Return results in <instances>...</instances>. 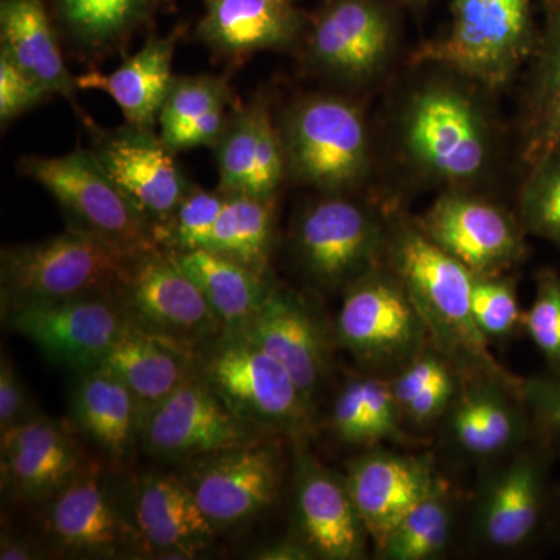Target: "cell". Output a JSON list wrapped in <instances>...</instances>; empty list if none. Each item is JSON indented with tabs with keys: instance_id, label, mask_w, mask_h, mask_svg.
<instances>
[{
	"instance_id": "obj_1",
	"label": "cell",
	"mask_w": 560,
	"mask_h": 560,
	"mask_svg": "<svg viewBox=\"0 0 560 560\" xmlns=\"http://www.w3.org/2000/svg\"><path fill=\"white\" fill-rule=\"evenodd\" d=\"M385 264L415 302L430 345L452 364L459 378H495L521 385L490 352L471 311L474 275L440 248L418 220L400 212L386 215Z\"/></svg>"
},
{
	"instance_id": "obj_2",
	"label": "cell",
	"mask_w": 560,
	"mask_h": 560,
	"mask_svg": "<svg viewBox=\"0 0 560 560\" xmlns=\"http://www.w3.org/2000/svg\"><path fill=\"white\" fill-rule=\"evenodd\" d=\"M408 94L397 119L401 158L431 186L470 189L488 176L495 158L492 119L474 81L452 70Z\"/></svg>"
},
{
	"instance_id": "obj_3",
	"label": "cell",
	"mask_w": 560,
	"mask_h": 560,
	"mask_svg": "<svg viewBox=\"0 0 560 560\" xmlns=\"http://www.w3.org/2000/svg\"><path fill=\"white\" fill-rule=\"evenodd\" d=\"M195 374L219 394L238 418L272 436L304 442L315 410L290 372L242 335L223 331L195 349Z\"/></svg>"
},
{
	"instance_id": "obj_4",
	"label": "cell",
	"mask_w": 560,
	"mask_h": 560,
	"mask_svg": "<svg viewBox=\"0 0 560 560\" xmlns=\"http://www.w3.org/2000/svg\"><path fill=\"white\" fill-rule=\"evenodd\" d=\"M287 178L323 195L349 194L371 168L363 110L341 95L312 94L287 109L279 125Z\"/></svg>"
},
{
	"instance_id": "obj_5",
	"label": "cell",
	"mask_w": 560,
	"mask_h": 560,
	"mask_svg": "<svg viewBox=\"0 0 560 560\" xmlns=\"http://www.w3.org/2000/svg\"><path fill=\"white\" fill-rule=\"evenodd\" d=\"M132 256L70 226L43 242L3 248V313L36 302L117 293Z\"/></svg>"
},
{
	"instance_id": "obj_6",
	"label": "cell",
	"mask_w": 560,
	"mask_h": 560,
	"mask_svg": "<svg viewBox=\"0 0 560 560\" xmlns=\"http://www.w3.org/2000/svg\"><path fill=\"white\" fill-rule=\"evenodd\" d=\"M533 32L530 0H453L448 32L418 47L410 62L452 70L482 90H500L533 50Z\"/></svg>"
},
{
	"instance_id": "obj_7",
	"label": "cell",
	"mask_w": 560,
	"mask_h": 560,
	"mask_svg": "<svg viewBox=\"0 0 560 560\" xmlns=\"http://www.w3.org/2000/svg\"><path fill=\"white\" fill-rule=\"evenodd\" d=\"M291 248L316 289L345 293L385 261L386 217L349 194H320L298 215Z\"/></svg>"
},
{
	"instance_id": "obj_8",
	"label": "cell",
	"mask_w": 560,
	"mask_h": 560,
	"mask_svg": "<svg viewBox=\"0 0 560 560\" xmlns=\"http://www.w3.org/2000/svg\"><path fill=\"white\" fill-rule=\"evenodd\" d=\"M335 341L368 374L386 378L430 346L422 316L385 261L345 291Z\"/></svg>"
},
{
	"instance_id": "obj_9",
	"label": "cell",
	"mask_w": 560,
	"mask_h": 560,
	"mask_svg": "<svg viewBox=\"0 0 560 560\" xmlns=\"http://www.w3.org/2000/svg\"><path fill=\"white\" fill-rule=\"evenodd\" d=\"M21 175L49 191L69 226L90 232L127 254L158 246L154 228L106 175L90 150L62 156H24Z\"/></svg>"
},
{
	"instance_id": "obj_10",
	"label": "cell",
	"mask_w": 560,
	"mask_h": 560,
	"mask_svg": "<svg viewBox=\"0 0 560 560\" xmlns=\"http://www.w3.org/2000/svg\"><path fill=\"white\" fill-rule=\"evenodd\" d=\"M555 452L533 438L521 448L486 464L477 490L471 533L482 548L506 552L528 547L550 508V469Z\"/></svg>"
},
{
	"instance_id": "obj_11",
	"label": "cell",
	"mask_w": 560,
	"mask_h": 560,
	"mask_svg": "<svg viewBox=\"0 0 560 560\" xmlns=\"http://www.w3.org/2000/svg\"><path fill=\"white\" fill-rule=\"evenodd\" d=\"M117 296L128 320L140 329L189 348L224 331L197 283L160 246L131 257Z\"/></svg>"
},
{
	"instance_id": "obj_12",
	"label": "cell",
	"mask_w": 560,
	"mask_h": 560,
	"mask_svg": "<svg viewBox=\"0 0 560 560\" xmlns=\"http://www.w3.org/2000/svg\"><path fill=\"white\" fill-rule=\"evenodd\" d=\"M282 455L275 438H267L191 459L179 475L213 528H231L275 506L283 481Z\"/></svg>"
},
{
	"instance_id": "obj_13",
	"label": "cell",
	"mask_w": 560,
	"mask_h": 560,
	"mask_svg": "<svg viewBox=\"0 0 560 560\" xmlns=\"http://www.w3.org/2000/svg\"><path fill=\"white\" fill-rule=\"evenodd\" d=\"M272 436L250 425L208 383L190 375L143 420L140 445L153 458L183 464Z\"/></svg>"
},
{
	"instance_id": "obj_14",
	"label": "cell",
	"mask_w": 560,
	"mask_h": 560,
	"mask_svg": "<svg viewBox=\"0 0 560 560\" xmlns=\"http://www.w3.org/2000/svg\"><path fill=\"white\" fill-rule=\"evenodd\" d=\"M7 318L46 359L75 372L101 366L128 323L117 293L36 302Z\"/></svg>"
},
{
	"instance_id": "obj_15",
	"label": "cell",
	"mask_w": 560,
	"mask_h": 560,
	"mask_svg": "<svg viewBox=\"0 0 560 560\" xmlns=\"http://www.w3.org/2000/svg\"><path fill=\"white\" fill-rule=\"evenodd\" d=\"M418 223L474 276L504 275L525 257L521 220L469 189L442 191Z\"/></svg>"
},
{
	"instance_id": "obj_16",
	"label": "cell",
	"mask_w": 560,
	"mask_h": 560,
	"mask_svg": "<svg viewBox=\"0 0 560 560\" xmlns=\"http://www.w3.org/2000/svg\"><path fill=\"white\" fill-rule=\"evenodd\" d=\"M397 28L382 0H330L313 22L307 55L331 80L368 83L393 58Z\"/></svg>"
},
{
	"instance_id": "obj_17",
	"label": "cell",
	"mask_w": 560,
	"mask_h": 560,
	"mask_svg": "<svg viewBox=\"0 0 560 560\" xmlns=\"http://www.w3.org/2000/svg\"><path fill=\"white\" fill-rule=\"evenodd\" d=\"M91 131L92 156L136 209L153 228L171 219L194 183L161 135L130 124L106 131L91 127Z\"/></svg>"
},
{
	"instance_id": "obj_18",
	"label": "cell",
	"mask_w": 560,
	"mask_h": 560,
	"mask_svg": "<svg viewBox=\"0 0 560 560\" xmlns=\"http://www.w3.org/2000/svg\"><path fill=\"white\" fill-rule=\"evenodd\" d=\"M97 464H86L47 501L46 534L68 558L117 559L140 555L131 517L109 492Z\"/></svg>"
},
{
	"instance_id": "obj_19",
	"label": "cell",
	"mask_w": 560,
	"mask_h": 560,
	"mask_svg": "<svg viewBox=\"0 0 560 560\" xmlns=\"http://www.w3.org/2000/svg\"><path fill=\"white\" fill-rule=\"evenodd\" d=\"M293 539L324 560H360L371 544L345 477L294 442Z\"/></svg>"
},
{
	"instance_id": "obj_20",
	"label": "cell",
	"mask_w": 560,
	"mask_h": 560,
	"mask_svg": "<svg viewBox=\"0 0 560 560\" xmlns=\"http://www.w3.org/2000/svg\"><path fill=\"white\" fill-rule=\"evenodd\" d=\"M521 385L459 378L451 407L440 420L442 442L459 458L489 464L536 438Z\"/></svg>"
},
{
	"instance_id": "obj_21",
	"label": "cell",
	"mask_w": 560,
	"mask_h": 560,
	"mask_svg": "<svg viewBox=\"0 0 560 560\" xmlns=\"http://www.w3.org/2000/svg\"><path fill=\"white\" fill-rule=\"evenodd\" d=\"M230 334L242 335L278 360L316 411V399L330 370V340L304 296L275 282L249 323Z\"/></svg>"
},
{
	"instance_id": "obj_22",
	"label": "cell",
	"mask_w": 560,
	"mask_h": 560,
	"mask_svg": "<svg viewBox=\"0 0 560 560\" xmlns=\"http://www.w3.org/2000/svg\"><path fill=\"white\" fill-rule=\"evenodd\" d=\"M73 423L38 415L0 431L2 490L18 501L47 503L86 466Z\"/></svg>"
},
{
	"instance_id": "obj_23",
	"label": "cell",
	"mask_w": 560,
	"mask_h": 560,
	"mask_svg": "<svg viewBox=\"0 0 560 560\" xmlns=\"http://www.w3.org/2000/svg\"><path fill=\"white\" fill-rule=\"evenodd\" d=\"M132 492L130 517L143 558L194 559L208 551L217 529L180 475H142Z\"/></svg>"
},
{
	"instance_id": "obj_24",
	"label": "cell",
	"mask_w": 560,
	"mask_h": 560,
	"mask_svg": "<svg viewBox=\"0 0 560 560\" xmlns=\"http://www.w3.org/2000/svg\"><path fill=\"white\" fill-rule=\"evenodd\" d=\"M345 480L377 551L401 517L436 486L440 477L430 455L371 448L350 460Z\"/></svg>"
},
{
	"instance_id": "obj_25",
	"label": "cell",
	"mask_w": 560,
	"mask_h": 560,
	"mask_svg": "<svg viewBox=\"0 0 560 560\" xmlns=\"http://www.w3.org/2000/svg\"><path fill=\"white\" fill-rule=\"evenodd\" d=\"M215 150L221 191L261 198L278 195L287 178L285 153L267 103L254 101L232 113Z\"/></svg>"
},
{
	"instance_id": "obj_26",
	"label": "cell",
	"mask_w": 560,
	"mask_h": 560,
	"mask_svg": "<svg viewBox=\"0 0 560 560\" xmlns=\"http://www.w3.org/2000/svg\"><path fill=\"white\" fill-rule=\"evenodd\" d=\"M304 16L294 0H206L198 36L220 57L245 58L287 49L300 38Z\"/></svg>"
},
{
	"instance_id": "obj_27",
	"label": "cell",
	"mask_w": 560,
	"mask_h": 560,
	"mask_svg": "<svg viewBox=\"0 0 560 560\" xmlns=\"http://www.w3.org/2000/svg\"><path fill=\"white\" fill-rule=\"evenodd\" d=\"M195 349L140 329L128 320L101 368L116 375L138 400L140 418L194 374Z\"/></svg>"
},
{
	"instance_id": "obj_28",
	"label": "cell",
	"mask_w": 560,
	"mask_h": 560,
	"mask_svg": "<svg viewBox=\"0 0 560 560\" xmlns=\"http://www.w3.org/2000/svg\"><path fill=\"white\" fill-rule=\"evenodd\" d=\"M176 44V33L154 36L113 72L90 70L77 75L79 90L105 92L119 106L125 124L154 130L175 80L172 68Z\"/></svg>"
},
{
	"instance_id": "obj_29",
	"label": "cell",
	"mask_w": 560,
	"mask_h": 560,
	"mask_svg": "<svg viewBox=\"0 0 560 560\" xmlns=\"http://www.w3.org/2000/svg\"><path fill=\"white\" fill-rule=\"evenodd\" d=\"M72 423L114 464L130 456L140 441L138 400L116 375L103 368L77 372L70 396Z\"/></svg>"
},
{
	"instance_id": "obj_30",
	"label": "cell",
	"mask_w": 560,
	"mask_h": 560,
	"mask_svg": "<svg viewBox=\"0 0 560 560\" xmlns=\"http://www.w3.org/2000/svg\"><path fill=\"white\" fill-rule=\"evenodd\" d=\"M0 40L2 54L9 55L51 94L75 105L79 84L66 66L60 40L43 0H2Z\"/></svg>"
},
{
	"instance_id": "obj_31",
	"label": "cell",
	"mask_w": 560,
	"mask_h": 560,
	"mask_svg": "<svg viewBox=\"0 0 560 560\" xmlns=\"http://www.w3.org/2000/svg\"><path fill=\"white\" fill-rule=\"evenodd\" d=\"M560 150V0H545V25L536 46L522 116V158L536 164Z\"/></svg>"
},
{
	"instance_id": "obj_32",
	"label": "cell",
	"mask_w": 560,
	"mask_h": 560,
	"mask_svg": "<svg viewBox=\"0 0 560 560\" xmlns=\"http://www.w3.org/2000/svg\"><path fill=\"white\" fill-rule=\"evenodd\" d=\"M168 254L197 283L223 323L224 331L243 329L275 283L270 276L250 270L217 250L198 248Z\"/></svg>"
},
{
	"instance_id": "obj_33",
	"label": "cell",
	"mask_w": 560,
	"mask_h": 560,
	"mask_svg": "<svg viewBox=\"0 0 560 560\" xmlns=\"http://www.w3.org/2000/svg\"><path fill=\"white\" fill-rule=\"evenodd\" d=\"M160 0H51L55 20L81 57H108L153 16Z\"/></svg>"
},
{
	"instance_id": "obj_34",
	"label": "cell",
	"mask_w": 560,
	"mask_h": 560,
	"mask_svg": "<svg viewBox=\"0 0 560 560\" xmlns=\"http://www.w3.org/2000/svg\"><path fill=\"white\" fill-rule=\"evenodd\" d=\"M276 220V197L226 194L206 248L231 257L260 275L270 276Z\"/></svg>"
},
{
	"instance_id": "obj_35",
	"label": "cell",
	"mask_w": 560,
	"mask_h": 560,
	"mask_svg": "<svg viewBox=\"0 0 560 560\" xmlns=\"http://www.w3.org/2000/svg\"><path fill=\"white\" fill-rule=\"evenodd\" d=\"M451 492L440 478L401 517L375 555L385 560H434L445 556L455 518Z\"/></svg>"
},
{
	"instance_id": "obj_36",
	"label": "cell",
	"mask_w": 560,
	"mask_h": 560,
	"mask_svg": "<svg viewBox=\"0 0 560 560\" xmlns=\"http://www.w3.org/2000/svg\"><path fill=\"white\" fill-rule=\"evenodd\" d=\"M518 220L526 234L560 249V150L530 165L518 198Z\"/></svg>"
},
{
	"instance_id": "obj_37",
	"label": "cell",
	"mask_w": 560,
	"mask_h": 560,
	"mask_svg": "<svg viewBox=\"0 0 560 560\" xmlns=\"http://www.w3.org/2000/svg\"><path fill=\"white\" fill-rule=\"evenodd\" d=\"M224 200V191L202 189L191 184L171 219L154 228L158 246L168 253L206 248Z\"/></svg>"
},
{
	"instance_id": "obj_38",
	"label": "cell",
	"mask_w": 560,
	"mask_h": 560,
	"mask_svg": "<svg viewBox=\"0 0 560 560\" xmlns=\"http://www.w3.org/2000/svg\"><path fill=\"white\" fill-rule=\"evenodd\" d=\"M223 102H232V91L220 77H175L158 121L162 140L171 147L189 125Z\"/></svg>"
},
{
	"instance_id": "obj_39",
	"label": "cell",
	"mask_w": 560,
	"mask_h": 560,
	"mask_svg": "<svg viewBox=\"0 0 560 560\" xmlns=\"http://www.w3.org/2000/svg\"><path fill=\"white\" fill-rule=\"evenodd\" d=\"M471 311L490 345L514 337L523 329L517 285L506 275L474 276Z\"/></svg>"
},
{
	"instance_id": "obj_40",
	"label": "cell",
	"mask_w": 560,
	"mask_h": 560,
	"mask_svg": "<svg viewBox=\"0 0 560 560\" xmlns=\"http://www.w3.org/2000/svg\"><path fill=\"white\" fill-rule=\"evenodd\" d=\"M523 329L529 335L548 370L560 372V276L541 270L536 276V296L523 318Z\"/></svg>"
},
{
	"instance_id": "obj_41",
	"label": "cell",
	"mask_w": 560,
	"mask_h": 560,
	"mask_svg": "<svg viewBox=\"0 0 560 560\" xmlns=\"http://www.w3.org/2000/svg\"><path fill=\"white\" fill-rule=\"evenodd\" d=\"M521 396L533 423L534 436L560 453V372L548 370L522 378Z\"/></svg>"
},
{
	"instance_id": "obj_42",
	"label": "cell",
	"mask_w": 560,
	"mask_h": 560,
	"mask_svg": "<svg viewBox=\"0 0 560 560\" xmlns=\"http://www.w3.org/2000/svg\"><path fill=\"white\" fill-rule=\"evenodd\" d=\"M361 385H363L371 447L382 441L399 440L404 416L389 378L364 374L361 375Z\"/></svg>"
},
{
	"instance_id": "obj_43",
	"label": "cell",
	"mask_w": 560,
	"mask_h": 560,
	"mask_svg": "<svg viewBox=\"0 0 560 560\" xmlns=\"http://www.w3.org/2000/svg\"><path fill=\"white\" fill-rule=\"evenodd\" d=\"M50 95L54 94L38 80L24 72L9 55L0 51V121L3 127L49 101Z\"/></svg>"
},
{
	"instance_id": "obj_44",
	"label": "cell",
	"mask_w": 560,
	"mask_h": 560,
	"mask_svg": "<svg viewBox=\"0 0 560 560\" xmlns=\"http://www.w3.org/2000/svg\"><path fill=\"white\" fill-rule=\"evenodd\" d=\"M330 425L342 444L371 447L361 375L349 378L342 385L331 407Z\"/></svg>"
},
{
	"instance_id": "obj_45",
	"label": "cell",
	"mask_w": 560,
	"mask_h": 560,
	"mask_svg": "<svg viewBox=\"0 0 560 560\" xmlns=\"http://www.w3.org/2000/svg\"><path fill=\"white\" fill-rule=\"evenodd\" d=\"M458 386L459 375L451 374L433 383L429 388L420 390L418 396L401 410L404 420L415 427H429L431 423L440 422L451 407Z\"/></svg>"
},
{
	"instance_id": "obj_46",
	"label": "cell",
	"mask_w": 560,
	"mask_h": 560,
	"mask_svg": "<svg viewBox=\"0 0 560 560\" xmlns=\"http://www.w3.org/2000/svg\"><path fill=\"white\" fill-rule=\"evenodd\" d=\"M40 412L32 407L31 397L5 355L0 361V431L27 422Z\"/></svg>"
},
{
	"instance_id": "obj_47",
	"label": "cell",
	"mask_w": 560,
	"mask_h": 560,
	"mask_svg": "<svg viewBox=\"0 0 560 560\" xmlns=\"http://www.w3.org/2000/svg\"><path fill=\"white\" fill-rule=\"evenodd\" d=\"M231 103L223 102L213 106L205 116L195 120L186 130L180 132L175 142L172 143L171 149L175 153L176 151L198 149V147H213L215 149L221 136L226 130L228 124H230L232 114L228 108H230Z\"/></svg>"
},
{
	"instance_id": "obj_48",
	"label": "cell",
	"mask_w": 560,
	"mask_h": 560,
	"mask_svg": "<svg viewBox=\"0 0 560 560\" xmlns=\"http://www.w3.org/2000/svg\"><path fill=\"white\" fill-rule=\"evenodd\" d=\"M254 558L259 560H312L313 555L300 540L290 539L270 545L264 550L257 551Z\"/></svg>"
},
{
	"instance_id": "obj_49",
	"label": "cell",
	"mask_w": 560,
	"mask_h": 560,
	"mask_svg": "<svg viewBox=\"0 0 560 560\" xmlns=\"http://www.w3.org/2000/svg\"><path fill=\"white\" fill-rule=\"evenodd\" d=\"M43 558L38 548L32 541L22 539L20 536L2 534V544H0V559L2 560H31Z\"/></svg>"
},
{
	"instance_id": "obj_50",
	"label": "cell",
	"mask_w": 560,
	"mask_h": 560,
	"mask_svg": "<svg viewBox=\"0 0 560 560\" xmlns=\"http://www.w3.org/2000/svg\"><path fill=\"white\" fill-rule=\"evenodd\" d=\"M389 2L397 3L401 7H419L425 3L427 0H389Z\"/></svg>"
},
{
	"instance_id": "obj_51",
	"label": "cell",
	"mask_w": 560,
	"mask_h": 560,
	"mask_svg": "<svg viewBox=\"0 0 560 560\" xmlns=\"http://www.w3.org/2000/svg\"><path fill=\"white\" fill-rule=\"evenodd\" d=\"M294 2H296V0H294Z\"/></svg>"
}]
</instances>
